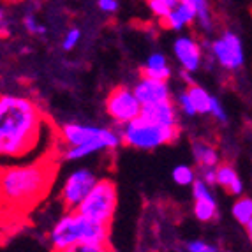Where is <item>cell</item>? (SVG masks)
Listing matches in <instances>:
<instances>
[{
    "label": "cell",
    "instance_id": "obj_1",
    "mask_svg": "<svg viewBox=\"0 0 252 252\" xmlns=\"http://www.w3.org/2000/svg\"><path fill=\"white\" fill-rule=\"evenodd\" d=\"M44 143L59 145V130L46 120L42 109L27 95L0 97V154L11 162L34 160Z\"/></svg>",
    "mask_w": 252,
    "mask_h": 252
},
{
    "label": "cell",
    "instance_id": "obj_2",
    "mask_svg": "<svg viewBox=\"0 0 252 252\" xmlns=\"http://www.w3.org/2000/svg\"><path fill=\"white\" fill-rule=\"evenodd\" d=\"M55 154L42 159L4 164L0 190L5 212L25 214L46 198L55 180Z\"/></svg>",
    "mask_w": 252,
    "mask_h": 252
},
{
    "label": "cell",
    "instance_id": "obj_3",
    "mask_svg": "<svg viewBox=\"0 0 252 252\" xmlns=\"http://www.w3.org/2000/svg\"><path fill=\"white\" fill-rule=\"evenodd\" d=\"M109 233H111V226L95 222L78 210H65V214L60 215L50 227L48 242L53 252H62L81 242L109 245Z\"/></svg>",
    "mask_w": 252,
    "mask_h": 252
},
{
    "label": "cell",
    "instance_id": "obj_4",
    "mask_svg": "<svg viewBox=\"0 0 252 252\" xmlns=\"http://www.w3.org/2000/svg\"><path fill=\"white\" fill-rule=\"evenodd\" d=\"M122 145L134 150H156L164 145H171L180 138V126L164 127L154 124L139 115L132 122L122 126Z\"/></svg>",
    "mask_w": 252,
    "mask_h": 252
},
{
    "label": "cell",
    "instance_id": "obj_5",
    "mask_svg": "<svg viewBox=\"0 0 252 252\" xmlns=\"http://www.w3.org/2000/svg\"><path fill=\"white\" fill-rule=\"evenodd\" d=\"M59 145L62 147H80L95 145L101 152H111L122 145V136L115 129L90 126L80 122H65L59 127Z\"/></svg>",
    "mask_w": 252,
    "mask_h": 252
},
{
    "label": "cell",
    "instance_id": "obj_6",
    "mask_svg": "<svg viewBox=\"0 0 252 252\" xmlns=\"http://www.w3.org/2000/svg\"><path fill=\"white\" fill-rule=\"evenodd\" d=\"M118 206L117 184L111 178H99L85 201L78 206V212L95 222L111 226Z\"/></svg>",
    "mask_w": 252,
    "mask_h": 252
},
{
    "label": "cell",
    "instance_id": "obj_7",
    "mask_svg": "<svg viewBox=\"0 0 252 252\" xmlns=\"http://www.w3.org/2000/svg\"><path fill=\"white\" fill-rule=\"evenodd\" d=\"M99 177L90 168H76L63 180L60 187L59 199L65 210H78V206L85 201V198L90 194V190L95 187Z\"/></svg>",
    "mask_w": 252,
    "mask_h": 252
},
{
    "label": "cell",
    "instance_id": "obj_8",
    "mask_svg": "<svg viewBox=\"0 0 252 252\" xmlns=\"http://www.w3.org/2000/svg\"><path fill=\"white\" fill-rule=\"evenodd\" d=\"M106 113L117 126H126L138 118L143 111V104L136 95L134 89L127 85H118L106 97Z\"/></svg>",
    "mask_w": 252,
    "mask_h": 252
},
{
    "label": "cell",
    "instance_id": "obj_9",
    "mask_svg": "<svg viewBox=\"0 0 252 252\" xmlns=\"http://www.w3.org/2000/svg\"><path fill=\"white\" fill-rule=\"evenodd\" d=\"M212 57L226 71H238L245 62V51L238 34L226 30L210 44Z\"/></svg>",
    "mask_w": 252,
    "mask_h": 252
},
{
    "label": "cell",
    "instance_id": "obj_10",
    "mask_svg": "<svg viewBox=\"0 0 252 252\" xmlns=\"http://www.w3.org/2000/svg\"><path fill=\"white\" fill-rule=\"evenodd\" d=\"M173 55L184 72L194 74L203 63V48L194 35H178L173 42Z\"/></svg>",
    "mask_w": 252,
    "mask_h": 252
},
{
    "label": "cell",
    "instance_id": "obj_11",
    "mask_svg": "<svg viewBox=\"0 0 252 252\" xmlns=\"http://www.w3.org/2000/svg\"><path fill=\"white\" fill-rule=\"evenodd\" d=\"M132 89L143 106L171 99V89H169L168 81L164 80H154L148 76H141Z\"/></svg>",
    "mask_w": 252,
    "mask_h": 252
},
{
    "label": "cell",
    "instance_id": "obj_12",
    "mask_svg": "<svg viewBox=\"0 0 252 252\" xmlns=\"http://www.w3.org/2000/svg\"><path fill=\"white\" fill-rule=\"evenodd\" d=\"M178 106L177 102L169 99V101H160L154 102V104L143 106L141 117H145L147 120L154 124H159L164 127H177L178 126Z\"/></svg>",
    "mask_w": 252,
    "mask_h": 252
},
{
    "label": "cell",
    "instance_id": "obj_13",
    "mask_svg": "<svg viewBox=\"0 0 252 252\" xmlns=\"http://www.w3.org/2000/svg\"><path fill=\"white\" fill-rule=\"evenodd\" d=\"M194 21H198V9L194 7L190 0H180L171 13L162 20V25L173 32H182L194 25Z\"/></svg>",
    "mask_w": 252,
    "mask_h": 252
},
{
    "label": "cell",
    "instance_id": "obj_14",
    "mask_svg": "<svg viewBox=\"0 0 252 252\" xmlns=\"http://www.w3.org/2000/svg\"><path fill=\"white\" fill-rule=\"evenodd\" d=\"M190 150H192L194 162L199 169H212L217 168L220 164V154L212 143L205 141V139H196L190 145Z\"/></svg>",
    "mask_w": 252,
    "mask_h": 252
},
{
    "label": "cell",
    "instance_id": "obj_15",
    "mask_svg": "<svg viewBox=\"0 0 252 252\" xmlns=\"http://www.w3.org/2000/svg\"><path fill=\"white\" fill-rule=\"evenodd\" d=\"M217 185H220L227 194H231L235 198L244 196V182L231 164L220 162L217 166Z\"/></svg>",
    "mask_w": 252,
    "mask_h": 252
},
{
    "label": "cell",
    "instance_id": "obj_16",
    "mask_svg": "<svg viewBox=\"0 0 252 252\" xmlns=\"http://www.w3.org/2000/svg\"><path fill=\"white\" fill-rule=\"evenodd\" d=\"M141 76H148L154 80H164L168 81L171 78V65H169L166 55L162 53H152L147 59L145 65L141 67Z\"/></svg>",
    "mask_w": 252,
    "mask_h": 252
},
{
    "label": "cell",
    "instance_id": "obj_17",
    "mask_svg": "<svg viewBox=\"0 0 252 252\" xmlns=\"http://www.w3.org/2000/svg\"><path fill=\"white\" fill-rule=\"evenodd\" d=\"M185 90H187V94H189L190 99H192L194 108H196L198 115H210L212 99H214V95H212L208 90L203 89L201 85H198V83L187 85V89Z\"/></svg>",
    "mask_w": 252,
    "mask_h": 252
},
{
    "label": "cell",
    "instance_id": "obj_18",
    "mask_svg": "<svg viewBox=\"0 0 252 252\" xmlns=\"http://www.w3.org/2000/svg\"><path fill=\"white\" fill-rule=\"evenodd\" d=\"M192 214L199 222H212L219 217V208L215 199H194Z\"/></svg>",
    "mask_w": 252,
    "mask_h": 252
},
{
    "label": "cell",
    "instance_id": "obj_19",
    "mask_svg": "<svg viewBox=\"0 0 252 252\" xmlns=\"http://www.w3.org/2000/svg\"><path fill=\"white\" fill-rule=\"evenodd\" d=\"M231 215L236 222L245 226L252 220V198L251 196H240L231 205Z\"/></svg>",
    "mask_w": 252,
    "mask_h": 252
},
{
    "label": "cell",
    "instance_id": "obj_20",
    "mask_svg": "<svg viewBox=\"0 0 252 252\" xmlns=\"http://www.w3.org/2000/svg\"><path fill=\"white\" fill-rule=\"evenodd\" d=\"M171 177H173V182L180 187H189L192 185L194 182L198 180V173L192 166L189 164H177L171 171Z\"/></svg>",
    "mask_w": 252,
    "mask_h": 252
},
{
    "label": "cell",
    "instance_id": "obj_21",
    "mask_svg": "<svg viewBox=\"0 0 252 252\" xmlns=\"http://www.w3.org/2000/svg\"><path fill=\"white\" fill-rule=\"evenodd\" d=\"M194 7L198 9V23L203 30H212V14L208 0H190Z\"/></svg>",
    "mask_w": 252,
    "mask_h": 252
},
{
    "label": "cell",
    "instance_id": "obj_22",
    "mask_svg": "<svg viewBox=\"0 0 252 252\" xmlns=\"http://www.w3.org/2000/svg\"><path fill=\"white\" fill-rule=\"evenodd\" d=\"M177 106H178V111H180L184 117H194V115H198L196 108H194V102L190 99V95L187 94V90H182L180 94L177 95Z\"/></svg>",
    "mask_w": 252,
    "mask_h": 252
},
{
    "label": "cell",
    "instance_id": "obj_23",
    "mask_svg": "<svg viewBox=\"0 0 252 252\" xmlns=\"http://www.w3.org/2000/svg\"><path fill=\"white\" fill-rule=\"evenodd\" d=\"M109 245L108 244H95V242H81L76 244L72 247H67L62 252H108Z\"/></svg>",
    "mask_w": 252,
    "mask_h": 252
},
{
    "label": "cell",
    "instance_id": "obj_24",
    "mask_svg": "<svg viewBox=\"0 0 252 252\" xmlns=\"http://www.w3.org/2000/svg\"><path fill=\"white\" fill-rule=\"evenodd\" d=\"M23 27H25L27 32L32 34V35H44L46 34V27L42 25L41 21H39L34 14H27V16L23 18Z\"/></svg>",
    "mask_w": 252,
    "mask_h": 252
},
{
    "label": "cell",
    "instance_id": "obj_25",
    "mask_svg": "<svg viewBox=\"0 0 252 252\" xmlns=\"http://www.w3.org/2000/svg\"><path fill=\"white\" fill-rule=\"evenodd\" d=\"M147 4H148V9L152 11V14L159 18L160 21L168 16L173 9L171 5H168L166 2H160V0H147Z\"/></svg>",
    "mask_w": 252,
    "mask_h": 252
},
{
    "label": "cell",
    "instance_id": "obj_26",
    "mask_svg": "<svg viewBox=\"0 0 252 252\" xmlns=\"http://www.w3.org/2000/svg\"><path fill=\"white\" fill-rule=\"evenodd\" d=\"M185 249H187V252H220L217 245L208 244L205 240H189Z\"/></svg>",
    "mask_w": 252,
    "mask_h": 252
},
{
    "label": "cell",
    "instance_id": "obj_27",
    "mask_svg": "<svg viewBox=\"0 0 252 252\" xmlns=\"http://www.w3.org/2000/svg\"><path fill=\"white\" fill-rule=\"evenodd\" d=\"M80 41H81V30L80 29H71V30L65 32V35H63L62 48L65 51H71L80 44Z\"/></svg>",
    "mask_w": 252,
    "mask_h": 252
},
{
    "label": "cell",
    "instance_id": "obj_28",
    "mask_svg": "<svg viewBox=\"0 0 252 252\" xmlns=\"http://www.w3.org/2000/svg\"><path fill=\"white\" fill-rule=\"evenodd\" d=\"M210 117H214L217 122L224 124L227 122V113H226V108H224V104L220 102V99H217V97L214 95V99H212V109H210Z\"/></svg>",
    "mask_w": 252,
    "mask_h": 252
},
{
    "label": "cell",
    "instance_id": "obj_29",
    "mask_svg": "<svg viewBox=\"0 0 252 252\" xmlns=\"http://www.w3.org/2000/svg\"><path fill=\"white\" fill-rule=\"evenodd\" d=\"M97 5L106 14H115L118 11V0H97Z\"/></svg>",
    "mask_w": 252,
    "mask_h": 252
},
{
    "label": "cell",
    "instance_id": "obj_30",
    "mask_svg": "<svg viewBox=\"0 0 252 252\" xmlns=\"http://www.w3.org/2000/svg\"><path fill=\"white\" fill-rule=\"evenodd\" d=\"M199 178H203V180L206 182L208 185H217V168H212V169H201V175H199Z\"/></svg>",
    "mask_w": 252,
    "mask_h": 252
},
{
    "label": "cell",
    "instance_id": "obj_31",
    "mask_svg": "<svg viewBox=\"0 0 252 252\" xmlns=\"http://www.w3.org/2000/svg\"><path fill=\"white\" fill-rule=\"evenodd\" d=\"M244 227H245V233H247V238L251 240V244H252V220H251V222L245 224Z\"/></svg>",
    "mask_w": 252,
    "mask_h": 252
},
{
    "label": "cell",
    "instance_id": "obj_32",
    "mask_svg": "<svg viewBox=\"0 0 252 252\" xmlns=\"http://www.w3.org/2000/svg\"><path fill=\"white\" fill-rule=\"evenodd\" d=\"M160 2H166V4H168V5H171V7H175V5H177L178 2H180V0H160Z\"/></svg>",
    "mask_w": 252,
    "mask_h": 252
},
{
    "label": "cell",
    "instance_id": "obj_33",
    "mask_svg": "<svg viewBox=\"0 0 252 252\" xmlns=\"http://www.w3.org/2000/svg\"><path fill=\"white\" fill-rule=\"evenodd\" d=\"M108 252H122V251H118V249H113V247H109Z\"/></svg>",
    "mask_w": 252,
    "mask_h": 252
}]
</instances>
